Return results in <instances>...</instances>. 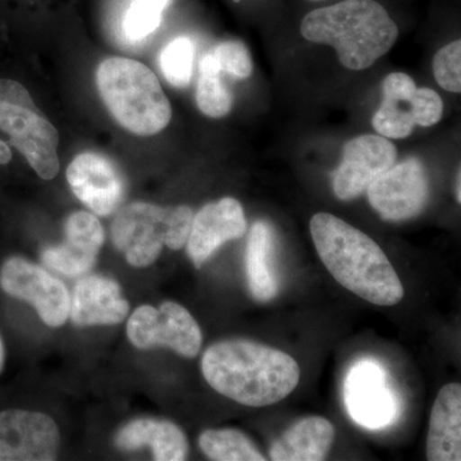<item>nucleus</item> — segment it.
Segmentation results:
<instances>
[{"mask_svg": "<svg viewBox=\"0 0 461 461\" xmlns=\"http://www.w3.org/2000/svg\"><path fill=\"white\" fill-rule=\"evenodd\" d=\"M115 445L126 451L150 447L158 461H182L189 454V442L180 427L153 418H139L127 423L118 430Z\"/></svg>", "mask_w": 461, "mask_h": 461, "instance_id": "nucleus-17", "label": "nucleus"}, {"mask_svg": "<svg viewBox=\"0 0 461 461\" xmlns=\"http://www.w3.org/2000/svg\"><path fill=\"white\" fill-rule=\"evenodd\" d=\"M302 35L335 48L346 68L363 71L395 45L399 29L375 0H344L306 14Z\"/></svg>", "mask_w": 461, "mask_h": 461, "instance_id": "nucleus-3", "label": "nucleus"}, {"mask_svg": "<svg viewBox=\"0 0 461 461\" xmlns=\"http://www.w3.org/2000/svg\"><path fill=\"white\" fill-rule=\"evenodd\" d=\"M96 87L109 113L127 131L157 135L171 122V103L157 75L130 58L112 57L96 69Z\"/></svg>", "mask_w": 461, "mask_h": 461, "instance_id": "nucleus-4", "label": "nucleus"}, {"mask_svg": "<svg viewBox=\"0 0 461 461\" xmlns=\"http://www.w3.org/2000/svg\"><path fill=\"white\" fill-rule=\"evenodd\" d=\"M195 44L187 36L173 39L160 51L159 65L172 86L186 87L193 78Z\"/></svg>", "mask_w": 461, "mask_h": 461, "instance_id": "nucleus-24", "label": "nucleus"}, {"mask_svg": "<svg viewBox=\"0 0 461 461\" xmlns=\"http://www.w3.org/2000/svg\"><path fill=\"white\" fill-rule=\"evenodd\" d=\"M60 448L56 421L44 412L0 411V461H51Z\"/></svg>", "mask_w": 461, "mask_h": 461, "instance_id": "nucleus-11", "label": "nucleus"}, {"mask_svg": "<svg viewBox=\"0 0 461 461\" xmlns=\"http://www.w3.org/2000/svg\"><path fill=\"white\" fill-rule=\"evenodd\" d=\"M0 131L7 133L39 177L47 181L57 177L59 133L36 107L26 87L11 78H0Z\"/></svg>", "mask_w": 461, "mask_h": 461, "instance_id": "nucleus-6", "label": "nucleus"}, {"mask_svg": "<svg viewBox=\"0 0 461 461\" xmlns=\"http://www.w3.org/2000/svg\"><path fill=\"white\" fill-rule=\"evenodd\" d=\"M366 193L382 220L402 222L423 212L429 200V180L423 165L411 158L382 173Z\"/></svg>", "mask_w": 461, "mask_h": 461, "instance_id": "nucleus-10", "label": "nucleus"}, {"mask_svg": "<svg viewBox=\"0 0 461 461\" xmlns=\"http://www.w3.org/2000/svg\"><path fill=\"white\" fill-rule=\"evenodd\" d=\"M433 74L442 89L461 91V41H456L437 51L433 58Z\"/></svg>", "mask_w": 461, "mask_h": 461, "instance_id": "nucleus-26", "label": "nucleus"}, {"mask_svg": "<svg viewBox=\"0 0 461 461\" xmlns=\"http://www.w3.org/2000/svg\"><path fill=\"white\" fill-rule=\"evenodd\" d=\"M202 372L218 393L253 408L282 402L300 381L293 357L242 339L212 345L203 355Z\"/></svg>", "mask_w": 461, "mask_h": 461, "instance_id": "nucleus-1", "label": "nucleus"}, {"mask_svg": "<svg viewBox=\"0 0 461 461\" xmlns=\"http://www.w3.org/2000/svg\"><path fill=\"white\" fill-rule=\"evenodd\" d=\"M248 222L244 209L238 200L223 198L206 204L193 218L187 254L196 268H202L218 249L230 240L242 238L247 232Z\"/></svg>", "mask_w": 461, "mask_h": 461, "instance_id": "nucleus-15", "label": "nucleus"}, {"mask_svg": "<svg viewBox=\"0 0 461 461\" xmlns=\"http://www.w3.org/2000/svg\"><path fill=\"white\" fill-rule=\"evenodd\" d=\"M194 213L190 206L131 203L115 215L112 241L136 268L156 263L163 248L180 250L189 239Z\"/></svg>", "mask_w": 461, "mask_h": 461, "instance_id": "nucleus-5", "label": "nucleus"}, {"mask_svg": "<svg viewBox=\"0 0 461 461\" xmlns=\"http://www.w3.org/2000/svg\"><path fill=\"white\" fill-rule=\"evenodd\" d=\"M168 5L169 0H132L123 16L124 35L130 41H144L160 26Z\"/></svg>", "mask_w": 461, "mask_h": 461, "instance_id": "nucleus-25", "label": "nucleus"}, {"mask_svg": "<svg viewBox=\"0 0 461 461\" xmlns=\"http://www.w3.org/2000/svg\"><path fill=\"white\" fill-rule=\"evenodd\" d=\"M444 114L441 96L429 87H417L414 94V121L417 126L430 127L439 122Z\"/></svg>", "mask_w": 461, "mask_h": 461, "instance_id": "nucleus-28", "label": "nucleus"}, {"mask_svg": "<svg viewBox=\"0 0 461 461\" xmlns=\"http://www.w3.org/2000/svg\"><path fill=\"white\" fill-rule=\"evenodd\" d=\"M222 74L245 80L253 74V62L247 47L240 41H223L211 50Z\"/></svg>", "mask_w": 461, "mask_h": 461, "instance_id": "nucleus-27", "label": "nucleus"}, {"mask_svg": "<svg viewBox=\"0 0 461 461\" xmlns=\"http://www.w3.org/2000/svg\"><path fill=\"white\" fill-rule=\"evenodd\" d=\"M12 158H14V154H12L11 148L7 142L0 139V166H7Z\"/></svg>", "mask_w": 461, "mask_h": 461, "instance_id": "nucleus-29", "label": "nucleus"}, {"mask_svg": "<svg viewBox=\"0 0 461 461\" xmlns=\"http://www.w3.org/2000/svg\"><path fill=\"white\" fill-rule=\"evenodd\" d=\"M129 312L120 285L111 278L87 276L76 284L69 304L75 326H114L122 323Z\"/></svg>", "mask_w": 461, "mask_h": 461, "instance_id": "nucleus-16", "label": "nucleus"}, {"mask_svg": "<svg viewBox=\"0 0 461 461\" xmlns=\"http://www.w3.org/2000/svg\"><path fill=\"white\" fill-rule=\"evenodd\" d=\"M461 175L460 168L456 175V184H455V195H456L457 203H461V190H460Z\"/></svg>", "mask_w": 461, "mask_h": 461, "instance_id": "nucleus-31", "label": "nucleus"}, {"mask_svg": "<svg viewBox=\"0 0 461 461\" xmlns=\"http://www.w3.org/2000/svg\"><path fill=\"white\" fill-rule=\"evenodd\" d=\"M200 450L215 461H264L251 439L238 429H208L199 437Z\"/></svg>", "mask_w": 461, "mask_h": 461, "instance_id": "nucleus-23", "label": "nucleus"}, {"mask_svg": "<svg viewBox=\"0 0 461 461\" xmlns=\"http://www.w3.org/2000/svg\"><path fill=\"white\" fill-rule=\"evenodd\" d=\"M397 150L387 138L362 135L348 142L341 165L333 173V193L348 202L362 195L375 178L395 165Z\"/></svg>", "mask_w": 461, "mask_h": 461, "instance_id": "nucleus-13", "label": "nucleus"}, {"mask_svg": "<svg viewBox=\"0 0 461 461\" xmlns=\"http://www.w3.org/2000/svg\"><path fill=\"white\" fill-rule=\"evenodd\" d=\"M127 338L140 350L168 348L184 357H195L203 345L198 321L177 303L165 302L159 308L141 305L129 318Z\"/></svg>", "mask_w": 461, "mask_h": 461, "instance_id": "nucleus-7", "label": "nucleus"}, {"mask_svg": "<svg viewBox=\"0 0 461 461\" xmlns=\"http://www.w3.org/2000/svg\"><path fill=\"white\" fill-rule=\"evenodd\" d=\"M335 441V427L321 417L297 421L273 442L269 457L275 461H321Z\"/></svg>", "mask_w": 461, "mask_h": 461, "instance_id": "nucleus-19", "label": "nucleus"}, {"mask_svg": "<svg viewBox=\"0 0 461 461\" xmlns=\"http://www.w3.org/2000/svg\"><path fill=\"white\" fill-rule=\"evenodd\" d=\"M276 236L271 224L256 222L249 233L247 245V276L251 296L267 303L280 290L275 269Z\"/></svg>", "mask_w": 461, "mask_h": 461, "instance_id": "nucleus-21", "label": "nucleus"}, {"mask_svg": "<svg viewBox=\"0 0 461 461\" xmlns=\"http://www.w3.org/2000/svg\"><path fill=\"white\" fill-rule=\"evenodd\" d=\"M344 402L351 420L366 429H386L399 415V402L388 386L387 373L373 359L351 366L345 378Z\"/></svg>", "mask_w": 461, "mask_h": 461, "instance_id": "nucleus-9", "label": "nucleus"}, {"mask_svg": "<svg viewBox=\"0 0 461 461\" xmlns=\"http://www.w3.org/2000/svg\"><path fill=\"white\" fill-rule=\"evenodd\" d=\"M65 235L63 244L42 250L41 262L68 277L85 275L93 268L104 245V229L95 215L80 211L67 218Z\"/></svg>", "mask_w": 461, "mask_h": 461, "instance_id": "nucleus-14", "label": "nucleus"}, {"mask_svg": "<svg viewBox=\"0 0 461 461\" xmlns=\"http://www.w3.org/2000/svg\"><path fill=\"white\" fill-rule=\"evenodd\" d=\"M5 363V342H3L2 336H0V373L3 372Z\"/></svg>", "mask_w": 461, "mask_h": 461, "instance_id": "nucleus-30", "label": "nucleus"}, {"mask_svg": "<svg viewBox=\"0 0 461 461\" xmlns=\"http://www.w3.org/2000/svg\"><path fill=\"white\" fill-rule=\"evenodd\" d=\"M417 84L411 76L395 72L384 81V102L373 115V127L388 139H405L417 126L414 121V94Z\"/></svg>", "mask_w": 461, "mask_h": 461, "instance_id": "nucleus-20", "label": "nucleus"}, {"mask_svg": "<svg viewBox=\"0 0 461 461\" xmlns=\"http://www.w3.org/2000/svg\"><path fill=\"white\" fill-rule=\"evenodd\" d=\"M0 287L9 296L29 303L51 329L69 318L71 295L62 281L25 258L12 257L0 267Z\"/></svg>", "mask_w": 461, "mask_h": 461, "instance_id": "nucleus-8", "label": "nucleus"}, {"mask_svg": "<svg viewBox=\"0 0 461 461\" xmlns=\"http://www.w3.org/2000/svg\"><path fill=\"white\" fill-rule=\"evenodd\" d=\"M427 459L461 460V386L448 384L441 388L430 412Z\"/></svg>", "mask_w": 461, "mask_h": 461, "instance_id": "nucleus-18", "label": "nucleus"}, {"mask_svg": "<svg viewBox=\"0 0 461 461\" xmlns=\"http://www.w3.org/2000/svg\"><path fill=\"white\" fill-rule=\"evenodd\" d=\"M315 249L341 286L372 304L402 302L403 286L393 264L375 240L341 218L317 213L311 221Z\"/></svg>", "mask_w": 461, "mask_h": 461, "instance_id": "nucleus-2", "label": "nucleus"}, {"mask_svg": "<svg viewBox=\"0 0 461 461\" xmlns=\"http://www.w3.org/2000/svg\"><path fill=\"white\" fill-rule=\"evenodd\" d=\"M199 80L196 85V104L205 115L211 118H222L232 108V95L223 84L220 67L212 51L200 60Z\"/></svg>", "mask_w": 461, "mask_h": 461, "instance_id": "nucleus-22", "label": "nucleus"}, {"mask_svg": "<svg viewBox=\"0 0 461 461\" xmlns=\"http://www.w3.org/2000/svg\"><path fill=\"white\" fill-rule=\"evenodd\" d=\"M66 176L76 198L93 213L107 217L122 205L126 182L109 158L85 151L69 163Z\"/></svg>", "mask_w": 461, "mask_h": 461, "instance_id": "nucleus-12", "label": "nucleus"}]
</instances>
